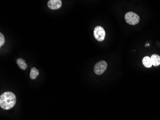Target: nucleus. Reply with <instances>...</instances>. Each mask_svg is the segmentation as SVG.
Here are the masks:
<instances>
[{"instance_id": "obj_9", "label": "nucleus", "mask_w": 160, "mask_h": 120, "mask_svg": "<svg viewBox=\"0 0 160 120\" xmlns=\"http://www.w3.org/2000/svg\"><path fill=\"white\" fill-rule=\"evenodd\" d=\"M39 70L37 69L35 67H32L31 69L30 73V78L31 79H35L37 78V76H39Z\"/></svg>"}, {"instance_id": "obj_7", "label": "nucleus", "mask_w": 160, "mask_h": 120, "mask_svg": "<svg viewBox=\"0 0 160 120\" xmlns=\"http://www.w3.org/2000/svg\"><path fill=\"white\" fill-rule=\"evenodd\" d=\"M142 64L143 66L146 68H151L152 64L151 58L149 56H145L142 59Z\"/></svg>"}, {"instance_id": "obj_4", "label": "nucleus", "mask_w": 160, "mask_h": 120, "mask_svg": "<svg viewBox=\"0 0 160 120\" xmlns=\"http://www.w3.org/2000/svg\"><path fill=\"white\" fill-rule=\"evenodd\" d=\"M107 64L105 61H101L95 64L94 67V72L97 75H101L106 71Z\"/></svg>"}, {"instance_id": "obj_6", "label": "nucleus", "mask_w": 160, "mask_h": 120, "mask_svg": "<svg viewBox=\"0 0 160 120\" xmlns=\"http://www.w3.org/2000/svg\"><path fill=\"white\" fill-rule=\"evenodd\" d=\"M152 64L154 66H158L160 65V56L157 54H153L151 57Z\"/></svg>"}, {"instance_id": "obj_3", "label": "nucleus", "mask_w": 160, "mask_h": 120, "mask_svg": "<svg viewBox=\"0 0 160 120\" xmlns=\"http://www.w3.org/2000/svg\"><path fill=\"white\" fill-rule=\"evenodd\" d=\"M94 35L98 42H103L106 37V32L103 27L99 25L95 27L94 29Z\"/></svg>"}, {"instance_id": "obj_1", "label": "nucleus", "mask_w": 160, "mask_h": 120, "mask_svg": "<svg viewBox=\"0 0 160 120\" xmlns=\"http://www.w3.org/2000/svg\"><path fill=\"white\" fill-rule=\"evenodd\" d=\"M16 102V95L10 91L4 92L0 96V107L3 109H11L14 107Z\"/></svg>"}, {"instance_id": "obj_10", "label": "nucleus", "mask_w": 160, "mask_h": 120, "mask_svg": "<svg viewBox=\"0 0 160 120\" xmlns=\"http://www.w3.org/2000/svg\"><path fill=\"white\" fill-rule=\"evenodd\" d=\"M5 43V38L3 34L1 33H0V47H1L2 46L4 45V44Z\"/></svg>"}, {"instance_id": "obj_2", "label": "nucleus", "mask_w": 160, "mask_h": 120, "mask_svg": "<svg viewBox=\"0 0 160 120\" xmlns=\"http://www.w3.org/2000/svg\"><path fill=\"white\" fill-rule=\"evenodd\" d=\"M126 22L130 25H136L140 20V16L137 13L133 12H128L125 16Z\"/></svg>"}, {"instance_id": "obj_5", "label": "nucleus", "mask_w": 160, "mask_h": 120, "mask_svg": "<svg viewBox=\"0 0 160 120\" xmlns=\"http://www.w3.org/2000/svg\"><path fill=\"white\" fill-rule=\"evenodd\" d=\"M62 6V1L61 0H49L48 2V6L51 10H57Z\"/></svg>"}, {"instance_id": "obj_8", "label": "nucleus", "mask_w": 160, "mask_h": 120, "mask_svg": "<svg viewBox=\"0 0 160 120\" xmlns=\"http://www.w3.org/2000/svg\"><path fill=\"white\" fill-rule=\"evenodd\" d=\"M16 63L18 64L19 67L23 70H25L27 67V64L25 63V61L22 58H19L17 59Z\"/></svg>"}]
</instances>
